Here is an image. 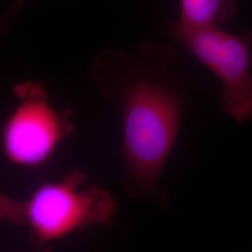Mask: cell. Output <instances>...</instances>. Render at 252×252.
Segmentation results:
<instances>
[{"label":"cell","instance_id":"6da1fadb","mask_svg":"<svg viewBox=\"0 0 252 252\" xmlns=\"http://www.w3.org/2000/svg\"><path fill=\"white\" fill-rule=\"evenodd\" d=\"M175 63L170 46L143 42L133 54L115 47L101 50L90 70L101 96L121 113L126 194L159 208L167 204L160 176L183 106L180 81L171 70Z\"/></svg>","mask_w":252,"mask_h":252},{"label":"cell","instance_id":"7a4b0ae2","mask_svg":"<svg viewBox=\"0 0 252 252\" xmlns=\"http://www.w3.org/2000/svg\"><path fill=\"white\" fill-rule=\"evenodd\" d=\"M87 174L77 167L60 180L40 183L27 199L0 193V220L25 228L27 242L37 251L89 226L110 227L119 204L97 185L84 186Z\"/></svg>","mask_w":252,"mask_h":252},{"label":"cell","instance_id":"3957f363","mask_svg":"<svg viewBox=\"0 0 252 252\" xmlns=\"http://www.w3.org/2000/svg\"><path fill=\"white\" fill-rule=\"evenodd\" d=\"M11 92L16 104L3 124L2 152L14 165L40 168L73 135L72 109L54 108L45 84L37 80L16 83Z\"/></svg>","mask_w":252,"mask_h":252},{"label":"cell","instance_id":"277c9868","mask_svg":"<svg viewBox=\"0 0 252 252\" xmlns=\"http://www.w3.org/2000/svg\"><path fill=\"white\" fill-rule=\"evenodd\" d=\"M166 30L222 82L226 113L238 123L252 120V31L234 35L217 26L183 27L174 22Z\"/></svg>","mask_w":252,"mask_h":252},{"label":"cell","instance_id":"5b68a950","mask_svg":"<svg viewBox=\"0 0 252 252\" xmlns=\"http://www.w3.org/2000/svg\"><path fill=\"white\" fill-rule=\"evenodd\" d=\"M183 27H213L228 23L236 10V0H180Z\"/></svg>","mask_w":252,"mask_h":252},{"label":"cell","instance_id":"8992f818","mask_svg":"<svg viewBox=\"0 0 252 252\" xmlns=\"http://www.w3.org/2000/svg\"><path fill=\"white\" fill-rule=\"evenodd\" d=\"M26 0H13L11 5L9 6V9L7 10V12L5 13V18L2 23V25H6L9 23V20L15 15V13L18 11V9L21 8V6L24 4Z\"/></svg>","mask_w":252,"mask_h":252}]
</instances>
